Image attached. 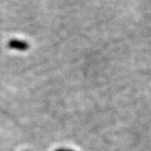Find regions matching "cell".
Returning <instances> with one entry per match:
<instances>
[{
  "mask_svg": "<svg viewBox=\"0 0 151 151\" xmlns=\"http://www.w3.org/2000/svg\"><path fill=\"white\" fill-rule=\"evenodd\" d=\"M8 47L24 51V50H27L29 48V45L27 42L19 40H11L8 43Z\"/></svg>",
  "mask_w": 151,
  "mask_h": 151,
  "instance_id": "cell-1",
  "label": "cell"
},
{
  "mask_svg": "<svg viewBox=\"0 0 151 151\" xmlns=\"http://www.w3.org/2000/svg\"><path fill=\"white\" fill-rule=\"evenodd\" d=\"M66 150L65 149H63V148H60V149H57V150H55V151H65Z\"/></svg>",
  "mask_w": 151,
  "mask_h": 151,
  "instance_id": "cell-2",
  "label": "cell"
},
{
  "mask_svg": "<svg viewBox=\"0 0 151 151\" xmlns=\"http://www.w3.org/2000/svg\"><path fill=\"white\" fill-rule=\"evenodd\" d=\"M65 151H74V150H66Z\"/></svg>",
  "mask_w": 151,
  "mask_h": 151,
  "instance_id": "cell-3",
  "label": "cell"
}]
</instances>
